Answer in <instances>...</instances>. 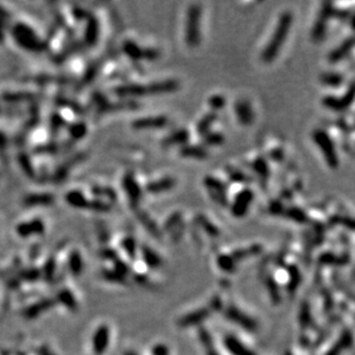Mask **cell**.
Instances as JSON below:
<instances>
[{
  "instance_id": "obj_11",
  "label": "cell",
  "mask_w": 355,
  "mask_h": 355,
  "mask_svg": "<svg viewBox=\"0 0 355 355\" xmlns=\"http://www.w3.org/2000/svg\"><path fill=\"white\" fill-rule=\"evenodd\" d=\"M224 347L230 355H256L249 346L244 344L239 338L228 335L224 337Z\"/></svg>"
},
{
  "instance_id": "obj_20",
  "label": "cell",
  "mask_w": 355,
  "mask_h": 355,
  "mask_svg": "<svg viewBox=\"0 0 355 355\" xmlns=\"http://www.w3.org/2000/svg\"><path fill=\"white\" fill-rule=\"evenodd\" d=\"M125 52L128 54V57L135 61L145 59V49H142L138 44L131 41H127L125 43Z\"/></svg>"
},
{
  "instance_id": "obj_17",
  "label": "cell",
  "mask_w": 355,
  "mask_h": 355,
  "mask_svg": "<svg viewBox=\"0 0 355 355\" xmlns=\"http://www.w3.org/2000/svg\"><path fill=\"white\" fill-rule=\"evenodd\" d=\"M190 139V132L186 129H179L174 131L166 137L162 142L164 146H173V145H185Z\"/></svg>"
},
{
  "instance_id": "obj_28",
  "label": "cell",
  "mask_w": 355,
  "mask_h": 355,
  "mask_svg": "<svg viewBox=\"0 0 355 355\" xmlns=\"http://www.w3.org/2000/svg\"><path fill=\"white\" fill-rule=\"evenodd\" d=\"M225 102H226L225 98L221 95H214L209 98V100H208L209 106H211L212 108L215 109V110L223 108V107L225 106Z\"/></svg>"
},
{
  "instance_id": "obj_21",
  "label": "cell",
  "mask_w": 355,
  "mask_h": 355,
  "mask_svg": "<svg viewBox=\"0 0 355 355\" xmlns=\"http://www.w3.org/2000/svg\"><path fill=\"white\" fill-rule=\"evenodd\" d=\"M344 77L339 72H324L321 76V82L330 88H339L343 83Z\"/></svg>"
},
{
  "instance_id": "obj_15",
  "label": "cell",
  "mask_w": 355,
  "mask_h": 355,
  "mask_svg": "<svg viewBox=\"0 0 355 355\" xmlns=\"http://www.w3.org/2000/svg\"><path fill=\"white\" fill-rule=\"evenodd\" d=\"M182 157L195 160H205L208 157V151L204 146L199 145H185L179 149Z\"/></svg>"
},
{
  "instance_id": "obj_25",
  "label": "cell",
  "mask_w": 355,
  "mask_h": 355,
  "mask_svg": "<svg viewBox=\"0 0 355 355\" xmlns=\"http://www.w3.org/2000/svg\"><path fill=\"white\" fill-rule=\"evenodd\" d=\"M204 143L208 146H219L224 143V136L221 132H208L206 136H204Z\"/></svg>"
},
{
  "instance_id": "obj_30",
  "label": "cell",
  "mask_w": 355,
  "mask_h": 355,
  "mask_svg": "<svg viewBox=\"0 0 355 355\" xmlns=\"http://www.w3.org/2000/svg\"><path fill=\"white\" fill-rule=\"evenodd\" d=\"M122 246L125 247V250L128 252V254L130 256L136 255V243L132 241L131 238H127L123 241Z\"/></svg>"
},
{
  "instance_id": "obj_24",
  "label": "cell",
  "mask_w": 355,
  "mask_h": 355,
  "mask_svg": "<svg viewBox=\"0 0 355 355\" xmlns=\"http://www.w3.org/2000/svg\"><path fill=\"white\" fill-rule=\"evenodd\" d=\"M253 169L254 172L262 178L269 177V174H270V170H269V166L267 164V161L262 159V157H259V159H256L253 162Z\"/></svg>"
},
{
  "instance_id": "obj_22",
  "label": "cell",
  "mask_w": 355,
  "mask_h": 355,
  "mask_svg": "<svg viewBox=\"0 0 355 355\" xmlns=\"http://www.w3.org/2000/svg\"><path fill=\"white\" fill-rule=\"evenodd\" d=\"M196 223H198L200 226H202L205 232L208 233L209 236L216 237V236H219V234H220L219 229H217L216 226L214 225L211 221L207 220L204 215H198V216H196Z\"/></svg>"
},
{
  "instance_id": "obj_2",
  "label": "cell",
  "mask_w": 355,
  "mask_h": 355,
  "mask_svg": "<svg viewBox=\"0 0 355 355\" xmlns=\"http://www.w3.org/2000/svg\"><path fill=\"white\" fill-rule=\"evenodd\" d=\"M202 7L191 5L186 13L185 42L190 48H195L202 38Z\"/></svg>"
},
{
  "instance_id": "obj_9",
  "label": "cell",
  "mask_w": 355,
  "mask_h": 355,
  "mask_svg": "<svg viewBox=\"0 0 355 355\" xmlns=\"http://www.w3.org/2000/svg\"><path fill=\"white\" fill-rule=\"evenodd\" d=\"M168 123V119L162 115H157V116H146V117H140L135 120L132 122V127L136 130H152V129H160L164 128Z\"/></svg>"
},
{
  "instance_id": "obj_12",
  "label": "cell",
  "mask_w": 355,
  "mask_h": 355,
  "mask_svg": "<svg viewBox=\"0 0 355 355\" xmlns=\"http://www.w3.org/2000/svg\"><path fill=\"white\" fill-rule=\"evenodd\" d=\"M234 114L237 120L243 126H250L254 120V113L251 105L245 100L237 101L234 104Z\"/></svg>"
},
{
  "instance_id": "obj_16",
  "label": "cell",
  "mask_w": 355,
  "mask_h": 355,
  "mask_svg": "<svg viewBox=\"0 0 355 355\" xmlns=\"http://www.w3.org/2000/svg\"><path fill=\"white\" fill-rule=\"evenodd\" d=\"M175 184H176V181H175L173 177L167 176V177L157 179V181L148 183L146 186V190L149 192V193L157 194V193H161V192L172 190L175 186Z\"/></svg>"
},
{
  "instance_id": "obj_23",
  "label": "cell",
  "mask_w": 355,
  "mask_h": 355,
  "mask_svg": "<svg viewBox=\"0 0 355 355\" xmlns=\"http://www.w3.org/2000/svg\"><path fill=\"white\" fill-rule=\"evenodd\" d=\"M142 252H143V260L145 261V263H146L147 266L156 267L161 263L160 256L157 255L155 252L149 249V247L144 246L142 249Z\"/></svg>"
},
{
  "instance_id": "obj_1",
  "label": "cell",
  "mask_w": 355,
  "mask_h": 355,
  "mask_svg": "<svg viewBox=\"0 0 355 355\" xmlns=\"http://www.w3.org/2000/svg\"><path fill=\"white\" fill-rule=\"evenodd\" d=\"M292 23L293 16L290 12H285L280 16L275 31H273L270 41L268 42L266 48H264L262 54H261V59H262L264 62H272L273 60L277 58L281 49L283 48L286 38H288L290 29L292 27Z\"/></svg>"
},
{
  "instance_id": "obj_10",
  "label": "cell",
  "mask_w": 355,
  "mask_h": 355,
  "mask_svg": "<svg viewBox=\"0 0 355 355\" xmlns=\"http://www.w3.org/2000/svg\"><path fill=\"white\" fill-rule=\"evenodd\" d=\"M123 189H125L128 196H129L132 206H137L140 202V199H142L143 192L138 182L136 181V178L131 174L126 175L125 178H123Z\"/></svg>"
},
{
  "instance_id": "obj_4",
  "label": "cell",
  "mask_w": 355,
  "mask_h": 355,
  "mask_svg": "<svg viewBox=\"0 0 355 355\" xmlns=\"http://www.w3.org/2000/svg\"><path fill=\"white\" fill-rule=\"evenodd\" d=\"M112 331L108 324L102 323L97 326L91 337V350L93 355H104L108 350Z\"/></svg>"
},
{
  "instance_id": "obj_19",
  "label": "cell",
  "mask_w": 355,
  "mask_h": 355,
  "mask_svg": "<svg viewBox=\"0 0 355 355\" xmlns=\"http://www.w3.org/2000/svg\"><path fill=\"white\" fill-rule=\"evenodd\" d=\"M216 114L215 113H208L199 120V122L196 123V132L202 136H206L208 132H211V128L214 125V122L216 121Z\"/></svg>"
},
{
  "instance_id": "obj_29",
  "label": "cell",
  "mask_w": 355,
  "mask_h": 355,
  "mask_svg": "<svg viewBox=\"0 0 355 355\" xmlns=\"http://www.w3.org/2000/svg\"><path fill=\"white\" fill-rule=\"evenodd\" d=\"M204 344H205V350H206V355H220L219 352H217L216 348L214 347V344L211 339V337L206 336L204 338Z\"/></svg>"
},
{
  "instance_id": "obj_3",
  "label": "cell",
  "mask_w": 355,
  "mask_h": 355,
  "mask_svg": "<svg viewBox=\"0 0 355 355\" xmlns=\"http://www.w3.org/2000/svg\"><path fill=\"white\" fill-rule=\"evenodd\" d=\"M313 140L318 145L321 153L323 154L324 160L331 169H337L339 166V157L336 151L335 144H333L330 136L324 130H315L313 132Z\"/></svg>"
},
{
  "instance_id": "obj_14",
  "label": "cell",
  "mask_w": 355,
  "mask_h": 355,
  "mask_svg": "<svg viewBox=\"0 0 355 355\" xmlns=\"http://www.w3.org/2000/svg\"><path fill=\"white\" fill-rule=\"evenodd\" d=\"M178 89L177 81L168 80L147 85L148 95H162V93H172Z\"/></svg>"
},
{
  "instance_id": "obj_18",
  "label": "cell",
  "mask_w": 355,
  "mask_h": 355,
  "mask_svg": "<svg viewBox=\"0 0 355 355\" xmlns=\"http://www.w3.org/2000/svg\"><path fill=\"white\" fill-rule=\"evenodd\" d=\"M117 93L120 96H126V97H142L147 96V85L142 84H128L123 85V87L117 89Z\"/></svg>"
},
{
  "instance_id": "obj_31",
  "label": "cell",
  "mask_w": 355,
  "mask_h": 355,
  "mask_svg": "<svg viewBox=\"0 0 355 355\" xmlns=\"http://www.w3.org/2000/svg\"><path fill=\"white\" fill-rule=\"evenodd\" d=\"M181 219H182V216L179 215L178 213H175V214H173V215L170 216L169 219H168V221L166 222V229L174 228L175 225L179 224V222H181Z\"/></svg>"
},
{
  "instance_id": "obj_8",
  "label": "cell",
  "mask_w": 355,
  "mask_h": 355,
  "mask_svg": "<svg viewBox=\"0 0 355 355\" xmlns=\"http://www.w3.org/2000/svg\"><path fill=\"white\" fill-rule=\"evenodd\" d=\"M333 12H335V8L332 7L331 3H326L323 5L322 11H321V14L319 16L318 21L313 28V40L316 42L322 41L324 36H326L327 32V23L328 21L330 20L331 16L333 15Z\"/></svg>"
},
{
  "instance_id": "obj_7",
  "label": "cell",
  "mask_w": 355,
  "mask_h": 355,
  "mask_svg": "<svg viewBox=\"0 0 355 355\" xmlns=\"http://www.w3.org/2000/svg\"><path fill=\"white\" fill-rule=\"evenodd\" d=\"M354 99V89L353 85H350L348 91L345 93L343 97H335V96H326L323 98L322 104L327 108L335 110V112H341L352 105Z\"/></svg>"
},
{
  "instance_id": "obj_5",
  "label": "cell",
  "mask_w": 355,
  "mask_h": 355,
  "mask_svg": "<svg viewBox=\"0 0 355 355\" xmlns=\"http://www.w3.org/2000/svg\"><path fill=\"white\" fill-rule=\"evenodd\" d=\"M254 200V193L253 191L249 187L243 189L241 192H238L237 195L234 196L233 203L231 204V214L234 217H244L249 212V208L251 206L252 202Z\"/></svg>"
},
{
  "instance_id": "obj_27",
  "label": "cell",
  "mask_w": 355,
  "mask_h": 355,
  "mask_svg": "<svg viewBox=\"0 0 355 355\" xmlns=\"http://www.w3.org/2000/svg\"><path fill=\"white\" fill-rule=\"evenodd\" d=\"M139 217H140V220H142V223H143L145 226H146L149 232L153 233L154 236H159V232H160L159 228H157V225H156L155 222H153V221L151 220V217H149V216L147 215V214L143 213L142 215H140Z\"/></svg>"
},
{
  "instance_id": "obj_6",
  "label": "cell",
  "mask_w": 355,
  "mask_h": 355,
  "mask_svg": "<svg viewBox=\"0 0 355 355\" xmlns=\"http://www.w3.org/2000/svg\"><path fill=\"white\" fill-rule=\"evenodd\" d=\"M204 185L206 186L209 194L215 202L222 205V206H228V198H226L225 193L226 186L221 179L213 176H206L204 179Z\"/></svg>"
},
{
  "instance_id": "obj_26",
  "label": "cell",
  "mask_w": 355,
  "mask_h": 355,
  "mask_svg": "<svg viewBox=\"0 0 355 355\" xmlns=\"http://www.w3.org/2000/svg\"><path fill=\"white\" fill-rule=\"evenodd\" d=\"M286 215H288V217H290V219H292L293 221L298 222V223H305L307 221V216L305 212L298 207L289 208L288 211H286Z\"/></svg>"
},
{
  "instance_id": "obj_13",
  "label": "cell",
  "mask_w": 355,
  "mask_h": 355,
  "mask_svg": "<svg viewBox=\"0 0 355 355\" xmlns=\"http://www.w3.org/2000/svg\"><path fill=\"white\" fill-rule=\"evenodd\" d=\"M353 46H354L353 37L347 38V40L341 43L338 48L331 51L330 54H329V61L333 63L341 61V60L345 59L349 54V52L353 49Z\"/></svg>"
}]
</instances>
